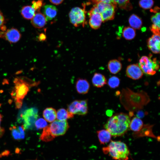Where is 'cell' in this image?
<instances>
[{
	"instance_id": "obj_1",
	"label": "cell",
	"mask_w": 160,
	"mask_h": 160,
	"mask_svg": "<svg viewBox=\"0 0 160 160\" xmlns=\"http://www.w3.org/2000/svg\"><path fill=\"white\" fill-rule=\"evenodd\" d=\"M149 97L146 93L143 91L134 92L127 88L122 91L120 97L121 102L127 110H135L142 108L147 104Z\"/></svg>"
},
{
	"instance_id": "obj_2",
	"label": "cell",
	"mask_w": 160,
	"mask_h": 160,
	"mask_svg": "<svg viewBox=\"0 0 160 160\" xmlns=\"http://www.w3.org/2000/svg\"><path fill=\"white\" fill-rule=\"evenodd\" d=\"M130 119L128 114L120 113H116L108 119L104 126L111 136L114 137L122 136L128 130Z\"/></svg>"
},
{
	"instance_id": "obj_3",
	"label": "cell",
	"mask_w": 160,
	"mask_h": 160,
	"mask_svg": "<svg viewBox=\"0 0 160 160\" xmlns=\"http://www.w3.org/2000/svg\"><path fill=\"white\" fill-rule=\"evenodd\" d=\"M14 83L15 86L11 95L14 99L16 108L19 109L22 107L23 100L27 95L30 88L36 85L39 83L31 82L21 78H16Z\"/></svg>"
},
{
	"instance_id": "obj_4",
	"label": "cell",
	"mask_w": 160,
	"mask_h": 160,
	"mask_svg": "<svg viewBox=\"0 0 160 160\" xmlns=\"http://www.w3.org/2000/svg\"><path fill=\"white\" fill-rule=\"evenodd\" d=\"M102 150L105 154H108L116 160H128L130 152L126 144L121 141H111L108 145Z\"/></svg>"
},
{
	"instance_id": "obj_5",
	"label": "cell",
	"mask_w": 160,
	"mask_h": 160,
	"mask_svg": "<svg viewBox=\"0 0 160 160\" xmlns=\"http://www.w3.org/2000/svg\"><path fill=\"white\" fill-rule=\"evenodd\" d=\"M139 65L143 73L149 75L155 74L159 68V62L156 58H152L151 55L143 56L139 60Z\"/></svg>"
},
{
	"instance_id": "obj_6",
	"label": "cell",
	"mask_w": 160,
	"mask_h": 160,
	"mask_svg": "<svg viewBox=\"0 0 160 160\" xmlns=\"http://www.w3.org/2000/svg\"><path fill=\"white\" fill-rule=\"evenodd\" d=\"M85 7V5L83 9L78 7H75L70 12L69 14L70 21L74 26L77 27L82 25L84 27L86 24Z\"/></svg>"
},
{
	"instance_id": "obj_7",
	"label": "cell",
	"mask_w": 160,
	"mask_h": 160,
	"mask_svg": "<svg viewBox=\"0 0 160 160\" xmlns=\"http://www.w3.org/2000/svg\"><path fill=\"white\" fill-rule=\"evenodd\" d=\"M20 117L23 121V125L25 130L32 129L38 117V110L34 107L27 109L21 115Z\"/></svg>"
},
{
	"instance_id": "obj_8",
	"label": "cell",
	"mask_w": 160,
	"mask_h": 160,
	"mask_svg": "<svg viewBox=\"0 0 160 160\" xmlns=\"http://www.w3.org/2000/svg\"><path fill=\"white\" fill-rule=\"evenodd\" d=\"M67 110L73 115H84L88 111L87 100H74L68 105Z\"/></svg>"
},
{
	"instance_id": "obj_9",
	"label": "cell",
	"mask_w": 160,
	"mask_h": 160,
	"mask_svg": "<svg viewBox=\"0 0 160 160\" xmlns=\"http://www.w3.org/2000/svg\"><path fill=\"white\" fill-rule=\"evenodd\" d=\"M49 129L55 137L63 135L65 134L69 128L67 121L55 120L49 125Z\"/></svg>"
},
{
	"instance_id": "obj_10",
	"label": "cell",
	"mask_w": 160,
	"mask_h": 160,
	"mask_svg": "<svg viewBox=\"0 0 160 160\" xmlns=\"http://www.w3.org/2000/svg\"><path fill=\"white\" fill-rule=\"evenodd\" d=\"M117 5L115 3H106L102 12L103 22L111 20L114 19Z\"/></svg>"
},
{
	"instance_id": "obj_11",
	"label": "cell",
	"mask_w": 160,
	"mask_h": 160,
	"mask_svg": "<svg viewBox=\"0 0 160 160\" xmlns=\"http://www.w3.org/2000/svg\"><path fill=\"white\" fill-rule=\"evenodd\" d=\"M126 73L128 77L133 80L139 79L143 75V72L138 64H135L128 66Z\"/></svg>"
},
{
	"instance_id": "obj_12",
	"label": "cell",
	"mask_w": 160,
	"mask_h": 160,
	"mask_svg": "<svg viewBox=\"0 0 160 160\" xmlns=\"http://www.w3.org/2000/svg\"><path fill=\"white\" fill-rule=\"evenodd\" d=\"M160 35L153 34L147 41L148 48L154 54L160 52Z\"/></svg>"
},
{
	"instance_id": "obj_13",
	"label": "cell",
	"mask_w": 160,
	"mask_h": 160,
	"mask_svg": "<svg viewBox=\"0 0 160 160\" xmlns=\"http://www.w3.org/2000/svg\"><path fill=\"white\" fill-rule=\"evenodd\" d=\"M21 36L19 31L17 29L12 28L8 29L4 33L3 37L11 43L17 42L20 39Z\"/></svg>"
},
{
	"instance_id": "obj_14",
	"label": "cell",
	"mask_w": 160,
	"mask_h": 160,
	"mask_svg": "<svg viewBox=\"0 0 160 160\" xmlns=\"http://www.w3.org/2000/svg\"><path fill=\"white\" fill-rule=\"evenodd\" d=\"M36 12L31 19V23L35 28H41L45 26L47 20L44 15L40 11Z\"/></svg>"
},
{
	"instance_id": "obj_15",
	"label": "cell",
	"mask_w": 160,
	"mask_h": 160,
	"mask_svg": "<svg viewBox=\"0 0 160 160\" xmlns=\"http://www.w3.org/2000/svg\"><path fill=\"white\" fill-rule=\"evenodd\" d=\"M90 88L88 81L85 79L79 78L76 82V88L78 93L81 94H87Z\"/></svg>"
},
{
	"instance_id": "obj_16",
	"label": "cell",
	"mask_w": 160,
	"mask_h": 160,
	"mask_svg": "<svg viewBox=\"0 0 160 160\" xmlns=\"http://www.w3.org/2000/svg\"><path fill=\"white\" fill-rule=\"evenodd\" d=\"M153 125L149 124H145L138 132H135L133 135L134 138H137L143 136L151 137L157 138L152 131Z\"/></svg>"
},
{
	"instance_id": "obj_17",
	"label": "cell",
	"mask_w": 160,
	"mask_h": 160,
	"mask_svg": "<svg viewBox=\"0 0 160 160\" xmlns=\"http://www.w3.org/2000/svg\"><path fill=\"white\" fill-rule=\"evenodd\" d=\"M89 15L90 18L89 24L91 27L95 30L99 28L103 22L101 14L99 13H94Z\"/></svg>"
},
{
	"instance_id": "obj_18",
	"label": "cell",
	"mask_w": 160,
	"mask_h": 160,
	"mask_svg": "<svg viewBox=\"0 0 160 160\" xmlns=\"http://www.w3.org/2000/svg\"><path fill=\"white\" fill-rule=\"evenodd\" d=\"M57 9L54 6L47 4L43 7V14L47 21L52 20L57 15Z\"/></svg>"
},
{
	"instance_id": "obj_19",
	"label": "cell",
	"mask_w": 160,
	"mask_h": 160,
	"mask_svg": "<svg viewBox=\"0 0 160 160\" xmlns=\"http://www.w3.org/2000/svg\"><path fill=\"white\" fill-rule=\"evenodd\" d=\"M9 129L13 137L15 140H20L25 138V130L23 125L19 126H13L10 127Z\"/></svg>"
},
{
	"instance_id": "obj_20",
	"label": "cell",
	"mask_w": 160,
	"mask_h": 160,
	"mask_svg": "<svg viewBox=\"0 0 160 160\" xmlns=\"http://www.w3.org/2000/svg\"><path fill=\"white\" fill-rule=\"evenodd\" d=\"M107 79L103 75L99 73H95L92 79L93 85L97 88H100L104 86L107 83Z\"/></svg>"
},
{
	"instance_id": "obj_21",
	"label": "cell",
	"mask_w": 160,
	"mask_h": 160,
	"mask_svg": "<svg viewBox=\"0 0 160 160\" xmlns=\"http://www.w3.org/2000/svg\"><path fill=\"white\" fill-rule=\"evenodd\" d=\"M57 111L54 108L48 107L45 108L43 112L44 119L49 122L51 123L56 119Z\"/></svg>"
},
{
	"instance_id": "obj_22",
	"label": "cell",
	"mask_w": 160,
	"mask_h": 160,
	"mask_svg": "<svg viewBox=\"0 0 160 160\" xmlns=\"http://www.w3.org/2000/svg\"><path fill=\"white\" fill-rule=\"evenodd\" d=\"M122 67L121 63L116 59L111 60L108 63V69L112 74H116L119 73L121 70Z\"/></svg>"
},
{
	"instance_id": "obj_23",
	"label": "cell",
	"mask_w": 160,
	"mask_h": 160,
	"mask_svg": "<svg viewBox=\"0 0 160 160\" xmlns=\"http://www.w3.org/2000/svg\"><path fill=\"white\" fill-rule=\"evenodd\" d=\"M97 134L100 144H105L109 142L111 139V135L106 129H102L97 131Z\"/></svg>"
},
{
	"instance_id": "obj_24",
	"label": "cell",
	"mask_w": 160,
	"mask_h": 160,
	"mask_svg": "<svg viewBox=\"0 0 160 160\" xmlns=\"http://www.w3.org/2000/svg\"><path fill=\"white\" fill-rule=\"evenodd\" d=\"M36 10L32 6H25L23 7L21 10L22 16L25 19H31L34 16Z\"/></svg>"
},
{
	"instance_id": "obj_25",
	"label": "cell",
	"mask_w": 160,
	"mask_h": 160,
	"mask_svg": "<svg viewBox=\"0 0 160 160\" xmlns=\"http://www.w3.org/2000/svg\"><path fill=\"white\" fill-rule=\"evenodd\" d=\"M129 22L130 26L134 29H139L142 25V21L137 15L133 14L129 17Z\"/></svg>"
},
{
	"instance_id": "obj_26",
	"label": "cell",
	"mask_w": 160,
	"mask_h": 160,
	"mask_svg": "<svg viewBox=\"0 0 160 160\" xmlns=\"http://www.w3.org/2000/svg\"><path fill=\"white\" fill-rule=\"evenodd\" d=\"M143 125V122L140 119L134 117L130 121L129 128L132 131L136 132L140 131Z\"/></svg>"
},
{
	"instance_id": "obj_27",
	"label": "cell",
	"mask_w": 160,
	"mask_h": 160,
	"mask_svg": "<svg viewBox=\"0 0 160 160\" xmlns=\"http://www.w3.org/2000/svg\"><path fill=\"white\" fill-rule=\"evenodd\" d=\"M73 116V114L64 108L59 109L57 111L56 118L60 121H67L68 119H71Z\"/></svg>"
},
{
	"instance_id": "obj_28",
	"label": "cell",
	"mask_w": 160,
	"mask_h": 160,
	"mask_svg": "<svg viewBox=\"0 0 160 160\" xmlns=\"http://www.w3.org/2000/svg\"><path fill=\"white\" fill-rule=\"evenodd\" d=\"M55 137L52 133L49 126H47L43 129L39 138L43 141L48 142L53 140Z\"/></svg>"
},
{
	"instance_id": "obj_29",
	"label": "cell",
	"mask_w": 160,
	"mask_h": 160,
	"mask_svg": "<svg viewBox=\"0 0 160 160\" xmlns=\"http://www.w3.org/2000/svg\"><path fill=\"white\" fill-rule=\"evenodd\" d=\"M123 37L126 40H130L133 39L136 36L135 29L130 27H125L122 32Z\"/></svg>"
},
{
	"instance_id": "obj_30",
	"label": "cell",
	"mask_w": 160,
	"mask_h": 160,
	"mask_svg": "<svg viewBox=\"0 0 160 160\" xmlns=\"http://www.w3.org/2000/svg\"><path fill=\"white\" fill-rule=\"evenodd\" d=\"M115 4L121 9L129 11L132 8L130 0H113Z\"/></svg>"
},
{
	"instance_id": "obj_31",
	"label": "cell",
	"mask_w": 160,
	"mask_h": 160,
	"mask_svg": "<svg viewBox=\"0 0 160 160\" xmlns=\"http://www.w3.org/2000/svg\"><path fill=\"white\" fill-rule=\"evenodd\" d=\"M120 83V79L116 76L111 77L108 81V85L111 88H115L118 87Z\"/></svg>"
},
{
	"instance_id": "obj_32",
	"label": "cell",
	"mask_w": 160,
	"mask_h": 160,
	"mask_svg": "<svg viewBox=\"0 0 160 160\" xmlns=\"http://www.w3.org/2000/svg\"><path fill=\"white\" fill-rule=\"evenodd\" d=\"M153 4V0H140L139 2L140 7L145 9H150Z\"/></svg>"
},
{
	"instance_id": "obj_33",
	"label": "cell",
	"mask_w": 160,
	"mask_h": 160,
	"mask_svg": "<svg viewBox=\"0 0 160 160\" xmlns=\"http://www.w3.org/2000/svg\"><path fill=\"white\" fill-rule=\"evenodd\" d=\"M35 126L37 129H43L47 126V121L43 118L37 119L36 121Z\"/></svg>"
},
{
	"instance_id": "obj_34",
	"label": "cell",
	"mask_w": 160,
	"mask_h": 160,
	"mask_svg": "<svg viewBox=\"0 0 160 160\" xmlns=\"http://www.w3.org/2000/svg\"><path fill=\"white\" fill-rule=\"evenodd\" d=\"M151 20L153 23V24L160 28V15L159 12L155 13V15H152L151 17Z\"/></svg>"
},
{
	"instance_id": "obj_35",
	"label": "cell",
	"mask_w": 160,
	"mask_h": 160,
	"mask_svg": "<svg viewBox=\"0 0 160 160\" xmlns=\"http://www.w3.org/2000/svg\"><path fill=\"white\" fill-rule=\"evenodd\" d=\"M43 1V0H38L32 1V6L36 12L40 11L42 5Z\"/></svg>"
},
{
	"instance_id": "obj_36",
	"label": "cell",
	"mask_w": 160,
	"mask_h": 160,
	"mask_svg": "<svg viewBox=\"0 0 160 160\" xmlns=\"http://www.w3.org/2000/svg\"><path fill=\"white\" fill-rule=\"evenodd\" d=\"M4 17L0 11V29L2 31H4L6 30V27L4 25Z\"/></svg>"
},
{
	"instance_id": "obj_37",
	"label": "cell",
	"mask_w": 160,
	"mask_h": 160,
	"mask_svg": "<svg viewBox=\"0 0 160 160\" xmlns=\"http://www.w3.org/2000/svg\"><path fill=\"white\" fill-rule=\"evenodd\" d=\"M90 2L96 4L99 2H103L107 3H115L113 0H88Z\"/></svg>"
},
{
	"instance_id": "obj_38",
	"label": "cell",
	"mask_w": 160,
	"mask_h": 160,
	"mask_svg": "<svg viewBox=\"0 0 160 160\" xmlns=\"http://www.w3.org/2000/svg\"><path fill=\"white\" fill-rule=\"evenodd\" d=\"M2 118V116L0 113V138L3 136L5 130L1 126V122Z\"/></svg>"
},
{
	"instance_id": "obj_39",
	"label": "cell",
	"mask_w": 160,
	"mask_h": 160,
	"mask_svg": "<svg viewBox=\"0 0 160 160\" xmlns=\"http://www.w3.org/2000/svg\"><path fill=\"white\" fill-rule=\"evenodd\" d=\"M64 0H49L50 1L52 4L58 5L61 4Z\"/></svg>"
},
{
	"instance_id": "obj_40",
	"label": "cell",
	"mask_w": 160,
	"mask_h": 160,
	"mask_svg": "<svg viewBox=\"0 0 160 160\" xmlns=\"http://www.w3.org/2000/svg\"><path fill=\"white\" fill-rule=\"evenodd\" d=\"M46 36L44 33H41L39 36V40L44 41L46 39Z\"/></svg>"
},
{
	"instance_id": "obj_41",
	"label": "cell",
	"mask_w": 160,
	"mask_h": 160,
	"mask_svg": "<svg viewBox=\"0 0 160 160\" xmlns=\"http://www.w3.org/2000/svg\"><path fill=\"white\" fill-rule=\"evenodd\" d=\"M159 8L157 7H155L153 9L150 10L151 12H152L154 13H156L159 12Z\"/></svg>"
},
{
	"instance_id": "obj_42",
	"label": "cell",
	"mask_w": 160,
	"mask_h": 160,
	"mask_svg": "<svg viewBox=\"0 0 160 160\" xmlns=\"http://www.w3.org/2000/svg\"><path fill=\"white\" fill-rule=\"evenodd\" d=\"M112 112L110 110H108L107 111H106V114L108 116H111V115H112Z\"/></svg>"
},
{
	"instance_id": "obj_43",
	"label": "cell",
	"mask_w": 160,
	"mask_h": 160,
	"mask_svg": "<svg viewBox=\"0 0 160 160\" xmlns=\"http://www.w3.org/2000/svg\"><path fill=\"white\" fill-rule=\"evenodd\" d=\"M4 32L0 31V37H3Z\"/></svg>"
}]
</instances>
